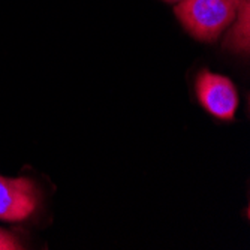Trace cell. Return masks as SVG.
I'll return each mask as SVG.
<instances>
[{
  "label": "cell",
  "mask_w": 250,
  "mask_h": 250,
  "mask_svg": "<svg viewBox=\"0 0 250 250\" xmlns=\"http://www.w3.org/2000/svg\"><path fill=\"white\" fill-rule=\"evenodd\" d=\"M241 0H183L175 15L195 38L216 39L235 20Z\"/></svg>",
  "instance_id": "cell-1"
},
{
  "label": "cell",
  "mask_w": 250,
  "mask_h": 250,
  "mask_svg": "<svg viewBox=\"0 0 250 250\" xmlns=\"http://www.w3.org/2000/svg\"><path fill=\"white\" fill-rule=\"evenodd\" d=\"M196 95L210 114L222 120H232L238 106L237 90L226 77L202 71L196 80Z\"/></svg>",
  "instance_id": "cell-2"
},
{
  "label": "cell",
  "mask_w": 250,
  "mask_h": 250,
  "mask_svg": "<svg viewBox=\"0 0 250 250\" xmlns=\"http://www.w3.org/2000/svg\"><path fill=\"white\" fill-rule=\"evenodd\" d=\"M38 206V192L29 178L0 175V219L24 220Z\"/></svg>",
  "instance_id": "cell-3"
},
{
  "label": "cell",
  "mask_w": 250,
  "mask_h": 250,
  "mask_svg": "<svg viewBox=\"0 0 250 250\" xmlns=\"http://www.w3.org/2000/svg\"><path fill=\"white\" fill-rule=\"evenodd\" d=\"M238 21L234 26L232 32L228 35L226 45L235 51H246L249 48V0H241L240 8L237 11Z\"/></svg>",
  "instance_id": "cell-4"
},
{
  "label": "cell",
  "mask_w": 250,
  "mask_h": 250,
  "mask_svg": "<svg viewBox=\"0 0 250 250\" xmlns=\"http://www.w3.org/2000/svg\"><path fill=\"white\" fill-rule=\"evenodd\" d=\"M22 244L8 231L0 229V250H20Z\"/></svg>",
  "instance_id": "cell-5"
},
{
  "label": "cell",
  "mask_w": 250,
  "mask_h": 250,
  "mask_svg": "<svg viewBox=\"0 0 250 250\" xmlns=\"http://www.w3.org/2000/svg\"><path fill=\"white\" fill-rule=\"evenodd\" d=\"M169 2H174V0H169Z\"/></svg>",
  "instance_id": "cell-6"
}]
</instances>
